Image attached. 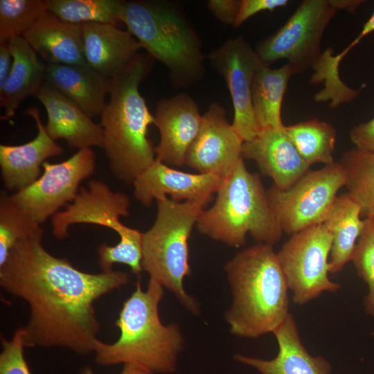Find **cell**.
Wrapping results in <instances>:
<instances>
[{
    "label": "cell",
    "instance_id": "e575fe53",
    "mask_svg": "<svg viewBox=\"0 0 374 374\" xmlns=\"http://www.w3.org/2000/svg\"><path fill=\"white\" fill-rule=\"evenodd\" d=\"M0 374H32L25 359L23 327L19 328L10 340L1 337Z\"/></svg>",
    "mask_w": 374,
    "mask_h": 374
},
{
    "label": "cell",
    "instance_id": "f35d334b",
    "mask_svg": "<svg viewBox=\"0 0 374 374\" xmlns=\"http://www.w3.org/2000/svg\"><path fill=\"white\" fill-rule=\"evenodd\" d=\"M12 56L8 43L0 44V89L5 84L12 68Z\"/></svg>",
    "mask_w": 374,
    "mask_h": 374
},
{
    "label": "cell",
    "instance_id": "5b68a950",
    "mask_svg": "<svg viewBox=\"0 0 374 374\" xmlns=\"http://www.w3.org/2000/svg\"><path fill=\"white\" fill-rule=\"evenodd\" d=\"M121 21L141 48L166 66L175 88L187 87L202 78L201 40L175 3L124 1Z\"/></svg>",
    "mask_w": 374,
    "mask_h": 374
},
{
    "label": "cell",
    "instance_id": "74e56055",
    "mask_svg": "<svg viewBox=\"0 0 374 374\" xmlns=\"http://www.w3.org/2000/svg\"><path fill=\"white\" fill-rule=\"evenodd\" d=\"M350 139L355 148L374 152V117L368 122L353 127L350 132Z\"/></svg>",
    "mask_w": 374,
    "mask_h": 374
},
{
    "label": "cell",
    "instance_id": "44dd1931",
    "mask_svg": "<svg viewBox=\"0 0 374 374\" xmlns=\"http://www.w3.org/2000/svg\"><path fill=\"white\" fill-rule=\"evenodd\" d=\"M82 30L87 64L109 79L124 69L142 48L130 32L114 24H84Z\"/></svg>",
    "mask_w": 374,
    "mask_h": 374
},
{
    "label": "cell",
    "instance_id": "2e32d148",
    "mask_svg": "<svg viewBox=\"0 0 374 374\" xmlns=\"http://www.w3.org/2000/svg\"><path fill=\"white\" fill-rule=\"evenodd\" d=\"M224 178L177 170L157 159L134 181L135 198L145 206L170 195L172 200L211 202Z\"/></svg>",
    "mask_w": 374,
    "mask_h": 374
},
{
    "label": "cell",
    "instance_id": "f546056e",
    "mask_svg": "<svg viewBox=\"0 0 374 374\" xmlns=\"http://www.w3.org/2000/svg\"><path fill=\"white\" fill-rule=\"evenodd\" d=\"M333 53V49L330 47L322 53L319 60L312 67L314 72L310 79V82H324L323 89L314 95V100L316 102L330 101V107L335 109L342 104L355 100L364 87L354 89L348 87L341 80L339 67L342 59L338 54Z\"/></svg>",
    "mask_w": 374,
    "mask_h": 374
},
{
    "label": "cell",
    "instance_id": "d4e9b609",
    "mask_svg": "<svg viewBox=\"0 0 374 374\" xmlns=\"http://www.w3.org/2000/svg\"><path fill=\"white\" fill-rule=\"evenodd\" d=\"M362 209L348 193L337 196L322 223L332 236L329 273L340 271L351 260L357 242L365 225Z\"/></svg>",
    "mask_w": 374,
    "mask_h": 374
},
{
    "label": "cell",
    "instance_id": "8d00e7d4",
    "mask_svg": "<svg viewBox=\"0 0 374 374\" xmlns=\"http://www.w3.org/2000/svg\"><path fill=\"white\" fill-rule=\"evenodd\" d=\"M241 0H210L207 6L213 16L222 23L233 26Z\"/></svg>",
    "mask_w": 374,
    "mask_h": 374
},
{
    "label": "cell",
    "instance_id": "7c38bea8",
    "mask_svg": "<svg viewBox=\"0 0 374 374\" xmlns=\"http://www.w3.org/2000/svg\"><path fill=\"white\" fill-rule=\"evenodd\" d=\"M208 59L229 90L234 110L233 130L244 142L253 139L260 131L251 99L253 75L261 62L255 48L239 36L211 51Z\"/></svg>",
    "mask_w": 374,
    "mask_h": 374
},
{
    "label": "cell",
    "instance_id": "ffe728a7",
    "mask_svg": "<svg viewBox=\"0 0 374 374\" xmlns=\"http://www.w3.org/2000/svg\"><path fill=\"white\" fill-rule=\"evenodd\" d=\"M278 346L272 359L236 354L234 359L248 365L260 374H330L332 366L321 356H312L303 345L292 314L273 331Z\"/></svg>",
    "mask_w": 374,
    "mask_h": 374
},
{
    "label": "cell",
    "instance_id": "f1b7e54d",
    "mask_svg": "<svg viewBox=\"0 0 374 374\" xmlns=\"http://www.w3.org/2000/svg\"><path fill=\"white\" fill-rule=\"evenodd\" d=\"M47 11L63 21L84 24L121 21L124 1L45 0Z\"/></svg>",
    "mask_w": 374,
    "mask_h": 374
},
{
    "label": "cell",
    "instance_id": "1f68e13d",
    "mask_svg": "<svg viewBox=\"0 0 374 374\" xmlns=\"http://www.w3.org/2000/svg\"><path fill=\"white\" fill-rule=\"evenodd\" d=\"M46 11L45 0H0V44L23 36Z\"/></svg>",
    "mask_w": 374,
    "mask_h": 374
},
{
    "label": "cell",
    "instance_id": "4fadbf2b",
    "mask_svg": "<svg viewBox=\"0 0 374 374\" xmlns=\"http://www.w3.org/2000/svg\"><path fill=\"white\" fill-rule=\"evenodd\" d=\"M243 142L227 121L223 107L213 103L202 115L200 129L186 152L185 164L200 174L224 178L242 158Z\"/></svg>",
    "mask_w": 374,
    "mask_h": 374
},
{
    "label": "cell",
    "instance_id": "d590c367",
    "mask_svg": "<svg viewBox=\"0 0 374 374\" xmlns=\"http://www.w3.org/2000/svg\"><path fill=\"white\" fill-rule=\"evenodd\" d=\"M288 3L287 0H241L233 27L239 28L249 17L259 12L272 11L278 8L285 6Z\"/></svg>",
    "mask_w": 374,
    "mask_h": 374
},
{
    "label": "cell",
    "instance_id": "d6a6232c",
    "mask_svg": "<svg viewBox=\"0 0 374 374\" xmlns=\"http://www.w3.org/2000/svg\"><path fill=\"white\" fill-rule=\"evenodd\" d=\"M119 238V242L114 246L103 244L99 247L98 264L102 271H111L114 264L121 263L127 265L133 274L139 275L143 271V233L130 228Z\"/></svg>",
    "mask_w": 374,
    "mask_h": 374
},
{
    "label": "cell",
    "instance_id": "484cf974",
    "mask_svg": "<svg viewBox=\"0 0 374 374\" xmlns=\"http://www.w3.org/2000/svg\"><path fill=\"white\" fill-rule=\"evenodd\" d=\"M295 74L287 63L271 69L260 62L257 66L251 86V99L255 118L260 130L284 126L281 108L290 78Z\"/></svg>",
    "mask_w": 374,
    "mask_h": 374
},
{
    "label": "cell",
    "instance_id": "8992f818",
    "mask_svg": "<svg viewBox=\"0 0 374 374\" xmlns=\"http://www.w3.org/2000/svg\"><path fill=\"white\" fill-rule=\"evenodd\" d=\"M213 205L204 210L196 227L213 240L231 247L245 244L247 233L257 243L273 246L283 231L260 176L241 158L224 177Z\"/></svg>",
    "mask_w": 374,
    "mask_h": 374
},
{
    "label": "cell",
    "instance_id": "836d02e7",
    "mask_svg": "<svg viewBox=\"0 0 374 374\" xmlns=\"http://www.w3.org/2000/svg\"><path fill=\"white\" fill-rule=\"evenodd\" d=\"M351 260L357 273L368 285L364 305L367 314L374 319V220L365 219V225L355 247Z\"/></svg>",
    "mask_w": 374,
    "mask_h": 374
},
{
    "label": "cell",
    "instance_id": "b9f144b4",
    "mask_svg": "<svg viewBox=\"0 0 374 374\" xmlns=\"http://www.w3.org/2000/svg\"><path fill=\"white\" fill-rule=\"evenodd\" d=\"M330 1L338 11L344 10L350 13H353L364 2V0H330Z\"/></svg>",
    "mask_w": 374,
    "mask_h": 374
},
{
    "label": "cell",
    "instance_id": "83f0119b",
    "mask_svg": "<svg viewBox=\"0 0 374 374\" xmlns=\"http://www.w3.org/2000/svg\"><path fill=\"white\" fill-rule=\"evenodd\" d=\"M339 162L348 193L359 205L362 215L374 220V152L354 148L344 152Z\"/></svg>",
    "mask_w": 374,
    "mask_h": 374
},
{
    "label": "cell",
    "instance_id": "e0dca14e",
    "mask_svg": "<svg viewBox=\"0 0 374 374\" xmlns=\"http://www.w3.org/2000/svg\"><path fill=\"white\" fill-rule=\"evenodd\" d=\"M241 156L254 161L260 172L270 177L280 190L293 186L310 167L286 133L285 125L262 129L253 139L243 142Z\"/></svg>",
    "mask_w": 374,
    "mask_h": 374
},
{
    "label": "cell",
    "instance_id": "7a4b0ae2",
    "mask_svg": "<svg viewBox=\"0 0 374 374\" xmlns=\"http://www.w3.org/2000/svg\"><path fill=\"white\" fill-rule=\"evenodd\" d=\"M153 60L148 53H140L110 79L109 101L100 115L103 149L109 168L127 184H133L156 159V147L148 137L154 116L139 90Z\"/></svg>",
    "mask_w": 374,
    "mask_h": 374
},
{
    "label": "cell",
    "instance_id": "d6986e66",
    "mask_svg": "<svg viewBox=\"0 0 374 374\" xmlns=\"http://www.w3.org/2000/svg\"><path fill=\"white\" fill-rule=\"evenodd\" d=\"M26 114L30 116L37 128V136L19 145H0V166L4 186L8 190H21L39 177L41 166L51 157L62 153V148L48 134L37 107H30Z\"/></svg>",
    "mask_w": 374,
    "mask_h": 374
},
{
    "label": "cell",
    "instance_id": "8fae6325",
    "mask_svg": "<svg viewBox=\"0 0 374 374\" xmlns=\"http://www.w3.org/2000/svg\"><path fill=\"white\" fill-rule=\"evenodd\" d=\"M42 167L44 172L35 181L10 195L39 224L75 199L80 182L95 171L96 156L91 148L80 149L64 161H45Z\"/></svg>",
    "mask_w": 374,
    "mask_h": 374
},
{
    "label": "cell",
    "instance_id": "603a6c76",
    "mask_svg": "<svg viewBox=\"0 0 374 374\" xmlns=\"http://www.w3.org/2000/svg\"><path fill=\"white\" fill-rule=\"evenodd\" d=\"M45 82L76 104L91 118L101 115L110 79L89 65L46 64Z\"/></svg>",
    "mask_w": 374,
    "mask_h": 374
},
{
    "label": "cell",
    "instance_id": "cb8c5ba5",
    "mask_svg": "<svg viewBox=\"0 0 374 374\" xmlns=\"http://www.w3.org/2000/svg\"><path fill=\"white\" fill-rule=\"evenodd\" d=\"M8 46L12 56L10 74L0 89L1 106L6 118L15 115L21 103L35 96L45 82L46 64L22 37L11 38Z\"/></svg>",
    "mask_w": 374,
    "mask_h": 374
},
{
    "label": "cell",
    "instance_id": "4dcf8cb0",
    "mask_svg": "<svg viewBox=\"0 0 374 374\" xmlns=\"http://www.w3.org/2000/svg\"><path fill=\"white\" fill-rule=\"evenodd\" d=\"M43 230L6 192L0 198V267L11 249L23 238Z\"/></svg>",
    "mask_w": 374,
    "mask_h": 374
},
{
    "label": "cell",
    "instance_id": "3957f363",
    "mask_svg": "<svg viewBox=\"0 0 374 374\" xmlns=\"http://www.w3.org/2000/svg\"><path fill=\"white\" fill-rule=\"evenodd\" d=\"M163 287L150 279L146 290L139 280L122 306L116 326L120 336L113 344L98 339L94 353L100 366L132 364L153 374L177 371L178 357L184 348V338L175 323L163 325L159 313Z\"/></svg>",
    "mask_w": 374,
    "mask_h": 374
},
{
    "label": "cell",
    "instance_id": "5bb4252c",
    "mask_svg": "<svg viewBox=\"0 0 374 374\" xmlns=\"http://www.w3.org/2000/svg\"><path fill=\"white\" fill-rule=\"evenodd\" d=\"M130 205L125 193L114 192L103 181L91 180L87 188H80L75 199L64 211L53 216V233L62 240L69 236L68 228L73 224L89 223L110 228L121 237L130 228L119 220L129 215Z\"/></svg>",
    "mask_w": 374,
    "mask_h": 374
},
{
    "label": "cell",
    "instance_id": "7402d4cb",
    "mask_svg": "<svg viewBox=\"0 0 374 374\" xmlns=\"http://www.w3.org/2000/svg\"><path fill=\"white\" fill-rule=\"evenodd\" d=\"M22 37L46 64H87L82 24L63 21L46 11Z\"/></svg>",
    "mask_w": 374,
    "mask_h": 374
},
{
    "label": "cell",
    "instance_id": "277c9868",
    "mask_svg": "<svg viewBox=\"0 0 374 374\" xmlns=\"http://www.w3.org/2000/svg\"><path fill=\"white\" fill-rule=\"evenodd\" d=\"M224 270L233 294L224 314L231 332L251 339L273 332L290 314L289 289L273 246L244 249Z\"/></svg>",
    "mask_w": 374,
    "mask_h": 374
},
{
    "label": "cell",
    "instance_id": "6da1fadb",
    "mask_svg": "<svg viewBox=\"0 0 374 374\" xmlns=\"http://www.w3.org/2000/svg\"><path fill=\"white\" fill-rule=\"evenodd\" d=\"M42 236L43 230L15 244L0 267V285L30 307L23 327L25 347H61L88 355L100 329L94 301L127 284L129 276L80 271L48 252Z\"/></svg>",
    "mask_w": 374,
    "mask_h": 374
},
{
    "label": "cell",
    "instance_id": "52a82bcc",
    "mask_svg": "<svg viewBox=\"0 0 374 374\" xmlns=\"http://www.w3.org/2000/svg\"><path fill=\"white\" fill-rule=\"evenodd\" d=\"M156 201L154 223L143 233V271L150 275V279L170 290L186 310L197 314L199 305L185 291L183 281L190 274L188 239L209 202H177L168 197Z\"/></svg>",
    "mask_w": 374,
    "mask_h": 374
},
{
    "label": "cell",
    "instance_id": "4316f807",
    "mask_svg": "<svg viewBox=\"0 0 374 374\" xmlns=\"http://www.w3.org/2000/svg\"><path fill=\"white\" fill-rule=\"evenodd\" d=\"M286 133L303 159L310 165L334 163L337 130L329 123L317 118L285 125Z\"/></svg>",
    "mask_w": 374,
    "mask_h": 374
},
{
    "label": "cell",
    "instance_id": "ba28073f",
    "mask_svg": "<svg viewBox=\"0 0 374 374\" xmlns=\"http://www.w3.org/2000/svg\"><path fill=\"white\" fill-rule=\"evenodd\" d=\"M346 183L343 166L334 162L310 170L287 190H280L272 185L267 193L283 232L292 235L322 224Z\"/></svg>",
    "mask_w": 374,
    "mask_h": 374
},
{
    "label": "cell",
    "instance_id": "60d3db41",
    "mask_svg": "<svg viewBox=\"0 0 374 374\" xmlns=\"http://www.w3.org/2000/svg\"><path fill=\"white\" fill-rule=\"evenodd\" d=\"M80 374H94L91 368L89 366L84 367ZM119 374H153L148 369L132 364H123V369Z\"/></svg>",
    "mask_w": 374,
    "mask_h": 374
},
{
    "label": "cell",
    "instance_id": "30bf717a",
    "mask_svg": "<svg viewBox=\"0 0 374 374\" xmlns=\"http://www.w3.org/2000/svg\"><path fill=\"white\" fill-rule=\"evenodd\" d=\"M331 246L330 233L319 224L292 235L276 253L294 303L305 305L340 288L328 277Z\"/></svg>",
    "mask_w": 374,
    "mask_h": 374
},
{
    "label": "cell",
    "instance_id": "ac0fdd59",
    "mask_svg": "<svg viewBox=\"0 0 374 374\" xmlns=\"http://www.w3.org/2000/svg\"><path fill=\"white\" fill-rule=\"evenodd\" d=\"M45 107L48 135L64 139L71 148L79 150L97 146L103 148V132L82 109L45 82L35 96Z\"/></svg>",
    "mask_w": 374,
    "mask_h": 374
},
{
    "label": "cell",
    "instance_id": "9a60e30c",
    "mask_svg": "<svg viewBox=\"0 0 374 374\" xmlns=\"http://www.w3.org/2000/svg\"><path fill=\"white\" fill-rule=\"evenodd\" d=\"M154 119L160 134L156 159L168 166H184L202 121L196 102L186 93L161 99L157 103Z\"/></svg>",
    "mask_w": 374,
    "mask_h": 374
},
{
    "label": "cell",
    "instance_id": "9c48e42d",
    "mask_svg": "<svg viewBox=\"0 0 374 374\" xmlns=\"http://www.w3.org/2000/svg\"><path fill=\"white\" fill-rule=\"evenodd\" d=\"M338 10L330 0H304L274 35L260 42L255 51L267 66L286 60L296 73L312 67L322 55L323 33Z\"/></svg>",
    "mask_w": 374,
    "mask_h": 374
},
{
    "label": "cell",
    "instance_id": "ab89813d",
    "mask_svg": "<svg viewBox=\"0 0 374 374\" xmlns=\"http://www.w3.org/2000/svg\"><path fill=\"white\" fill-rule=\"evenodd\" d=\"M374 31V10L370 18L366 21V22L364 24L361 32L359 34L355 37V39L341 53H339V55L341 57H344L349 51L354 48L357 44H358L361 40L369 35L370 33H373Z\"/></svg>",
    "mask_w": 374,
    "mask_h": 374
}]
</instances>
